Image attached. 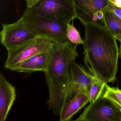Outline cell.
<instances>
[{"instance_id": "cell-7", "label": "cell", "mask_w": 121, "mask_h": 121, "mask_svg": "<svg viewBox=\"0 0 121 121\" xmlns=\"http://www.w3.org/2000/svg\"><path fill=\"white\" fill-rule=\"evenodd\" d=\"M0 43L7 51L22 45L37 36L27 26L22 17L12 24H2Z\"/></svg>"}, {"instance_id": "cell-1", "label": "cell", "mask_w": 121, "mask_h": 121, "mask_svg": "<svg viewBox=\"0 0 121 121\" xmlns=\"http://www.w3.org/2000/svg\"><path fill=\"white\" fill-rule=\"evenodd\" d=\"M84 60L91 73L106 83H114L118 70L120 49L116 38L96 22L85 23Z\"/></svg>"}, {"instance_id": "cell-8", "label": "cell", "mask_w": 121, "mask_h": 121, "mask_svg": "<svg viewBox=\"0 0 121 121\" xmlns=\"http://www.w3.org/2000/svg\"><path fill=\"white\" fill-rule=\"evenodd\" d=\"M76 121H121V110L102 98L90 104Z\"/></svg>"}, {"instance_id": "cell-12", "label": "cell", "mask_w": 121, "mask_h": 121, "mask_svg": "<svg viewBox=\"0 0 121 121\" xmlns=\"http://www.w3.org/2000/svg\"><path fill=\"white\" fill-rule=\"evenodd\" d=\"M89 102V98L86 95L81 94L77 95L64 106L59 116V121L70 120L74 115Z\"/></svg>"}, {"instance_id": "cell-5", "label": "cell", "mask_w": 121, "mask_h": 121, "mask_svg": "<svg viewBox=\"0 0 121 121\" xmlns=\"http://www.w3.org/2000/svg\"><path fill=\"white\" fill-rule=\"evenodd\" d=\"M74 44L69 40L53 42L51 56L47 72L56 78L67 74L70 66L78 56L76 45Z\"/></svg>"}, {"instance_id": "cell-20", "label": "cell", "mask_w": 121, "mask_h": 121, "mask_svg": "<svg viewBox=\"0 0 121 121\" xmlns=\"http://www.w3.org/2000/svg\"><path fill=\"white\" fill-rule=\"evenodd\" d=\"M120 42V46H121V42Z\"/></svg>"}, {"instance_id": "cell-18", "label": "cell", "mask_w": 121, "mask_h": 121, "mask_svg": "<svg viewBox=\"0 0 121 121\" xmlns=\"http://www.w3.org/2000/svg\"><path fill=\"white\" fill-rule=\"evenodd\" d=\"M27 3V9L31 8L41 0H25Z\"/></svg>"}, {"instance_id": "cell-17", "label": "cell", "mask_w": 121, "mask_h": 121, "mask_svg": "<svg viewBox=\"0 0 121 121\" xmlns=\"http://www.w3.org/2000/svg\"><path fill=\"white\" fill-rule=\"evenodd\" d=\"M107 7L121 20V6L117 5L112 0H109Z\"/></svg>"}, {"instance_id": "cell-11", "label": "cell", "mask_w": 121, "mask_h": 121, "mask_svg": "<svg viewBox=\"0 0 121 121\" xmlns=\"http://www.w3.org/2000/svg\"><path fill=\"white\" fill-rule=\"evenodd\" d=\"M15 87L0 73V121L7 119L16 99Z\"/></svg>"}, {"instance_id": "cell-6", "label": "cell", "mask_w": 121, "mask_h": 121, "mask_svg": "<svg viewBox=\"0 0 121 121\" xmlns=\"http://www.w3.org/2000/svg\"><path fill=\"white\" fill-rule=\"evenodd\" d=\"M52 43L46 37L37 36L18 47L8 50L5 68L11 70L25 60L47 51L51 47Z\"/></svg>"}, {"instance_id": "cell-13", "label": "cell", "mask_w": 121, "mask_h": 121, "mask_svg": "<svg viewBox=\"0 0 121 121\" xmlns=\"http://www.w3.org/2000/svg\"><path fill=\"white\" fill-rule=\"evenodd\" d=\"M102 11L104 26L117 40L121 41V20L107 7Z\"/></svg>"}, {"instance_id": "cell-10", "label": "cell", "mask_w": 121, "mask_h": 121, "mask_svg": "<svg viewBox=\"0 0 121 121\" xmlns=\"http://www.w3.org/2000/svg\"><path fill=\"white\" fill-rule=\"evenodd\" d=\"M36 54L15 66L11 70L25 73L37 71L46 72L51 56V49Z\"/></svg>"}, {"instance_id": "cell-16", "label": "cell", "mask_w": 121, "mask_h": 121, "mask_svg": "<svg viewBox=\"0 0 121 121\" xmlns=\"http://www.w3.org/2000/svg\"><path fill=\"white\" fill-rule=\"evenodd\" d=\"M66 36L69 40L74 44L83 45L84 44V40L81 39L80 33L73 25L69 24L67 25Z\"/></svg>"}, {"instance_id": "cell-21", "label": "cell", "mask_w": 121, "mask_h": 121, "mask_svg": "<svg viewBox=\"0 0 121 121\" xmlns=\"http://www.w3.org/2000/svg\"><path fill=\"white\" fill-rule=\"evenodd\" d=\"M119 42H121V41H119Z\"/></svg>"}, {"instance_id": "cell-19", "label": "cell", "mask_w": 121, "mask_h": 121, "mask_svg": "<svg viewBox=\"0 0 121 121\" xmlns=\"http://www.w3.org/2000/svg\"><path fill=\"white\" fill-rule=\"evenodd\" d=\"M120 55L121 58V46L120 45Z\"/></svg>"}, {"instance_id": "cell-15", "label": "cell", "mask_w": 121, "mask_h": 121, "mask_svg": "<svg viewBox=\"0 0 121 121\" xmlns=\"http://www.w3.org/2000/svg\"><path fill=\"white\" fill-rule=\"evenodd\" d=\"M106 84L105 83L99 81L96 78L94 80L90 91V104L93 103L103 98L106 88Z\"/></svg>"}, {"instance_id": "cell-14", "label": "cell", "mask_w": 121, "mask_h": 121, "mask_svg": "<svg viewBox=\"0 0 121 121\" xmlns=\"http://www.w3.org/2000/svg\"><path fill=\"white\" fill-rule=\"evenodd\" d=\"M103 98L112 103L121 110V90L119 88L112 87L107 83Z\"/></svg>"}, {"instance_id": "cell-9", "label": "cell", "mask_w": 121, "mask_h": 121, "mask_svg": "<svg viewBox=\"0 0 121 121\" xmlns=\"http://www.w3.org/2000/svg\"><path fill=\"white\" fill-rule=\"evenodd\" d=\"M76 18L84 24L96 22L99 13L107 8L109 0H73Z\"/></svg>"}, {"instance_id": "cell-3", "label": "cell", "mask_w": 121, "mask_h": 121, "mask_svg": "<svg viewBox=\"0 0 121 121\" xmlns=\"http://www.w3.org/2000/svg\"><path fill=\"white\" fill-rule=\"evenodd\" d=\"M28 9L65 26L76 18L73 0H41Z\"/></svg>"}, {"instance_id": "cell-4", "label": "cell", "mask_w": 121, "mask_h": 121, "mask_svg": "<svg viewBox=\"0 0 121 121\" xmlns=\"http://www.w3.org/2000/svg\"><path fill=\"white\" fill-rule=\"evenodd\" d=\"M22 17L37 36L46 37L52 42L69 40L66 36L67 26L39 16L28 9L25 10Z\"/></svg>"}, {"instance_id": "cell-2", "label": "cell", "mask_w": 121, "mask_h": 121, "mask_svg": "<svg viewBox=\"0 0 121 121\" xmlns=\"http://www.w3.org/2000/svg\"><path fill=\"white\" fill-rule=\"evenodd\" d=\"M44 73L49 91L47 105L49 109L58 117L64 106L77 95L83 94L89 98L91 88L96 78L82 65L75 61L64 76L56 78L48 72Z\"/></svg>"}]
</instances>
